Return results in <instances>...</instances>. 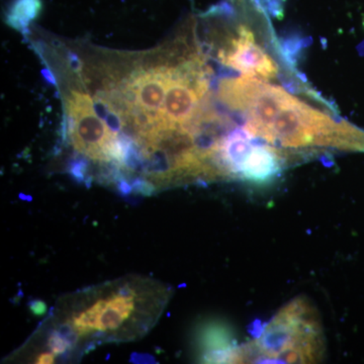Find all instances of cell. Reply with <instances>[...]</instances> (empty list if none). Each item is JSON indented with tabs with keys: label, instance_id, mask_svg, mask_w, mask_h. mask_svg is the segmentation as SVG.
<instances>
[{
	"label": "cell",
	"instance_id": "cell-1",
	"mask_svg": "<svg viewBox=\"0 0 364 364\" xmlns=\"http://www.w3.org/2000/svg\"><path fill=\"white\" fill-rule=\"evenodd\" d=\"M146 287L133 280L86 291L85 299L79 296L78 306L62 323L70 326L79 341L86 337L100 341L135 338L131 330L134 328L140 335L147 331L160 312V305L164 304L154 296L160 294V289L155 291L153 287Z\"/></svg>",
	"mask_w": 364,
	"mask_h": 364
},
{
	"label": "cell",
	"instance_id": "cell-2",
	"mask_svg": "<svg viewBox=\"0 0 364 364\" xmlns=\"http://www.w3.org/2000/svg\"><path fill=\"white\" fill-rule=\"evenodd\" d=\"M322 330L306 299L284 306L253 344L239 348V363H315L323 353Z\"/></svg>",
	"mask_w": 364,
	"mask_h": 364
},
{
	"label": "cell",
	"instance_id": "cell-3",
	"mask_svg": "<svg viewBox=\"0 0 364 364\" xmlns=\"http://www.w3.org/2000/svg\"><path fill=\"white\" fill-rule=\"evenodd\" d=\"M343 124L289 95L272 124L273 145L284 148L338 145Z\"/></svg>",
	"mask_w": 364,
	"mask_h": 364
},
{
	"label": "cell",
	"instance_id": "cell-4",
	"mask_svg": "<svg viewBox=\"0 0 364 364\" xmlns=\"http://www.w3.org/2000/svg\"><path fill=\"white\" fill-rule=\"evenodd\" d=\"M67 109L69 136L78 152L92 160L123 165V148L117 134L97 116L90 95L72 92Z\"/></svg>",
	"mask_w": 364,
	"mask_h": 364
},
{
	"label": "cell",
	"instance_id": "cell-5",
	"mask_svg": "<svg viewBox=\"0 0 364 364\" xmlns=\"http://www.w3.org/2000/svg\"><path fill=\"white\" fill-rule=\"evenodd\" d=\"M236 36L228 39L218 54L223 65L241 72L244 75L272 79L279 75V66L257 43L252 28L239 23Z\"/></svg>",
	"mask_w": 364,
	"mask_h": 364
},
{
	"label": "cell",
	"instance_id": "cell-6",
	"mask_svg": "<svg viewBox=\"0 0 364 364\" xmlns=\"http://www.w3.org/2000/svg\"><path fill=\"white\" fill-rule=\"evenodd\" d=\"M289 95L284 88L265 83L246 114L244 127L249 133L273 145L272 124Z\"/></svg>",
	"mask_w": 364,
	"mask_h": 364
},
{
	"label": "cell",
	"instance_id": "cell-7",
	"mask_svg": "<svg viewBox=\"0 0 364 364\" xmlns=\"http://www.w3.org/2000/svg\"><path fill=\"white\" fill-rule=\"evenodd\" d=\"M286 157L280 150L269 144L254 145L241 167V181L264 184L279 176L284 167Z\"/></svg>",
	"mask_w": 364,
	"mask_h": 364
},
{
	"label": "cell",
	"instance_id": "cell-8",
	"mask_svg": "<svg viewBox=\"0 0 364 364\" xmlns=\"http://www.w3.org/2000/svg\"><path fill=\"white\" fill-rule=\"evenodd\" d=\"M265 83L260 79L247 75L224 79L219 85V97L230 109L246 117Z\"/></svg>",
	"mask_w": 364,
	"mask_h": 364
},
{
	"label": "cell",
	"instance_id": "cell-9",
	"mask_svg": "<svg viewBox=\"0 0 364 364\" xmlns=\"http://www.w3.org/2000/svg\"><path fill=\"white\" fill-rule=\"evenodd\" d=\"M313 44V38L303 37L296 33H286L280 38L272 36L274 51L279 55L280 61L289 71L298 70V63L303 57V52Z\"/></svg>",
	"mask_w": 364,
	"mask_h": 364
},
{
	"label": "cell",
	"instance_id": "cell-10",
	"mask_svg": "<svg viewBox=\"0 0 364 364\" xmlns=\"http://www.w3.org/2000/svg\"><path fill=\"white\" fill-rule=\"evenodd\" d=\"M38 4L36 0H23L21 4L14 7L11 11V16L9 18V23L14 28L23 31V28L28 26L30 21L37 16L38 11H28V9L37 7Z\"/></svg>",
	"mask_w": 364,
	"mask_h": 364
},
{
	"label": "cell",
	"instance_id": "cell-11",
	"mask_svg": "<svg viewBox=\"0 0 364 364\" xmlns=\"http://www.w3.org/2000/svg\"><path fill=\"white\" fill-rule=\"evenodd\" d=\"M86 161L82 158H77L70 163L69 173L78 182H86Z\"/></svg>",
	"mask_w": 364,
	"mask_h": 364
},
{
	"label": "cell",
	"instance_id": "cell-12",
	"mask_svg": "<svg viewBox=\"0 0 364 364\" xmlns=\"http://www.w3.org/2000/svg\"><path fill=\"white\" fill-rule=\"evenodd\" d=\"M28 308H30L31 312L36 316H43L47 313V305L40 299H32L28 303Z\"/></svg>",
	"mask_w": 364,
	"mask_h": 364
},
{
	"label": "cell",
	"instance_id": "cell-13",
	"mask_svg": "<svg viewBox=\"0 0 364 364\" xmlns=\"http://www.w3.org/2000/svg\"><path fill=\"white\" fill-rule=\"evenodd\" d=\"M265 326H267V324H263V323L261 322L260 320H256L254 321L252 324L249 326L248 330L253 337H256V338H258V337H259L260 335L262 334L263 331H264Z\"/></svg>",
	"mask_w": 364,
	"mask_h": 364
},
{
	"label": "cell",
	"instance_id": "cell-14",
	"mask_svg": "<svg viewBox=\"0 0 364 364\" xmlns=\"http://www.w3.org/2000/svg\"><path fill=\"white\" fill-rule=\"evenodd\" d=\"M56 360V356L51 352L46 351L42 353L38 354L37 358L35 359L36 363H53Z\"/></svg>",
	"mask_w": 364,
	"mask_h": 364
},
{
	"label": "cell",
	"instance_id": "cell-15",
	"mask_svg": "<svg viewBox=\"0 0 364 364\" xmlns=\"http://www.w3.org/2000/svg\"><path fill=\"white\" fill-rule=\"evenodd\" d=\"M132 361L136 363H155V359L150 356L149 354H140V353H134L132 355Z\"/></svg>",
	"mask_w": 364,
	"mask_h": 364
}]
</instances>
